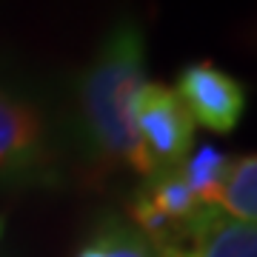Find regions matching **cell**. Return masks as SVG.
Returning a JSON list of instances; mask_svg holds the SVG:
<instances>
[{
	"label": "cell",
	"mask_w": 257,
	"mask_h": 257,
	"mask_svg": "<svg viewBox=\"0 0 257 257\" xmlns=\"http://www.w3.org/2000/svg\"><path fill=\"white\" fill-rule=\"evenodd\" d=\"M146 83V37L132 18L103 35L77 80L74 143L94 177L135 172L146 177L157 166L135 126V97Z\"/></svg>",
	"instance_id": "6da1fadb"
},
{
	"label": "cell",
	"mask_w": 257,
	"mask_h": 257,
	"mask_svg": "<svg viewBox=\"0 0 257 257\" xmlns=\"http://www.w3.org/2000/svg\"><path fill=\"white\" fill-rule=\"evenodd\" d=\"M63 123L46 97L0 72V186H49L63 166Z\"/></svg>",
	"instance_id": "7a4b0ae2"
},
{
	"label": "cell",
	"mask_w": 257,
	"mask_h": 257,
	"mask_svg": "<svg viewBox=\"0 0 257 257\" xmlns=\"http://www.w3.org/2000/svg\"><path fill=\"white\" fill-rule=\"evenodd\" d=\"M200 211L203 203L186 186L180 166H169V169H155L132 192L128 226L155 251L183 248Z\"/></svg>",
	"instance_id": "3957f363"
},
{
	"label": "cell",
	"mask_w": 257,
	"mask_h": 257,
	"mask_svg": "<svg viewBox=\"0 0 257 257\" xmlns=\"http://www.w3.org/2000/svg\"><path fill=\"white\" fill-rule=\"evenodd\" d=\"M135 126L157 169L180 166L194 149V120L166 83L146 80L135 97Z\"/></svg>",
	"instance_id": "277c9868"
},
{
	"label": "cell",
	"mask_w": 257,
	"mask_h": 257,
	"mask_svg": "<svg viewBox=\"0 0 257 257\" xmlns=\"http://www.w3.org/2000/svg\"><path fill=\"white\" fill-rule=\"evenodd\" d=\"M175 92L192 114L194 126L209 128L214 135L234 132L246 109V89L240 86V80L209 60L183 66Z\"/></svg>",
	"instance_id": "5b68a950"
},
{
	"label": "cell",
	"mask_w": 257,
	"mask_h": 257,
	"mask_svg": "<svg viewBox=\"0 0 257 257\" xmlns=\"http://www.w3.org/2000/svg\"><path fill=\"white\" fill-rule=\"evenodd\" d=\"M183 257H257L254 223L231 220L217 206H203L183 243Z\"/></svg>",
	"instance_id": "8992f818"
},
{
	"label": "cell",
	"mask_w": 257,
	"mask_h": 257,
	"mask_svg": "<svg viewBox=\"0 0 257 257\" xmlns=\"http://www.w3.org/2000/svg\"><path fill=\"white\" fill-rule=\"evenodd\" d=\"M231 160L226 152H220L211 143H200L189 152L183 163H180V172H183L186 186L192 189V194L203 206H217V197L223 192V183L229 177Z\"/></svg>",
	"instance_id": "52a82bcc"
},
{
	"label": "cell",
	"mask_w": 257,
	"mask_h": 257,
	"mask_svg": "<svg viewBox=\"0 0 257 257\" xmlns=\"http://www.w3.org/2000/svg\"><path fill=\"white\" fill-rule=\"evenodd\" d=\"M217 209L240 223L257 220V157L251 152L231 160L229 177L217 197Z\"/></svg>",
	"instance_id": "ba28073f"
},
{
	"label": "cell",
	"mask_w": 257,
	"mask_h": 257,
	"mask_svg": "<svg viewBox=\"0 0 257 257\" xmlns=\"http://www.w3.org/2000/svg\"><path fill=\"white\" fill-rule=\"evenodd\" d=\"M97 231L109 243L114 257H155V248L149 246L146 240L128 226L126 217H120V214H106L97 223Z\"/></svg>",
	"instance_id": "9c48e42d"
},
{
	"label": "cell",
	"mask_w": 257,
	"mask_h": 257,
	"mask_svg": "<svg viewBox=\"0 0 257 257\" xmlns=\"http://www.w3.org/2000/svg\"><path fill=\"white\" fill-rule=\"evenodd\" d=\"M74 257H114V254H111L109 243L100 237V231L94 229V234L86 240L80 248H77V254H74Z\"/></svg>",
	"instance_id": "30bf717a"
},
{
	"label": "cell",
	"mask_w": 257,
	"mask_h": 257,
	"mask_svg": "<svg viewBox=\"0 0 257 257\" xmlns=\"http://www.w3.org/2000/svg\"><path fill=\"white\" fill-rule=\"evenodd\" d=\"M155 257H183V248H160L155 251Z\"/></svg>",
	"instance_id": "8fae6325"
},
{
	"label": "cell",
	"mask_w": 257,
	"mask_h": 257,
	"mask_svg": "<svg viewBox=\"0 0 257 257\" xmlns=\"http://www.w3.org/2000/svg\"><path fill=\"white\" fill-rule=\"evenodd\" d=\"M3 231H6V217L0 214V237H3Z\"/></svg>",
	"instance_id": "7c38bea8"
}]
</instances>
